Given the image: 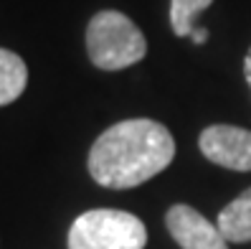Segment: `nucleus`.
I'll use <instances>...</instances> for the list:
<instances>
[{
    "mask_svg": "<svg viewBox=\"0 0 251 249\" xmlns=\"http://www.w3.org/2000/svg\"><path fill=\"white\" fill-rule=\"evenodd\" d=\"M69 249H145L147 229L135 214L117 209H94L74 219Z\"/></svg>",
    "mask_w": 251,
    "mask_h": 249,
    "instance_id": "3",
    "label": "nucleus"
},
{
    "mask_svg": "<svg viewBox=\"0 0 251 249\" xmlns=\"http://www.w3.org/2000/svg\"><path fill=\"white\" fill-rule=\"evenodd\" d=\"M218 229L226 242H251V188L236 196L228 206L218 214Z\"/></svg>",
    "mask_w": 251,
    "mask_h": 249,
    "instance_id": "6",
    "label": "nucleus"
},
{
    "mask_svg": "<svg viewBox=\"0 0 251 249\" xmlns=\"http://www.w3.org/2000/svg\"><path fill=\"white\" fill-rule=\"evenodd\" d=\"M175 158V140L165 125L147 117L117 122L89 150V173L104 188H135L162 173Z\"/></svg>",
    "mask_w": 251,
    "mask_h": 249,
    "instance_id": "1",
    "label": "nucleus"
},
{
    "mask_svg": "<svg viewBox=\"0 0 251 249\" xmlns=\"http://www.w3.org/2000/svg\"><path fill=\"white\" fill-rule=\"evenodd\" d=\"M190 38H193V43H205L208 41V31H205V28H193V31H190Z\"/></svg>",
    "mask_w": 251,
    "mask_h": 249,
    "instance_id": "9",
    "label": "nucleus"
},
{
    "mask_svg": "<svg viewBox=\"0 0 251 249\" xmlns=\"http://www.w3.org/2000/svg\"><path fill=\"white\" fill-rule=\"evenodd\" d=\"M201 153L211 163L228 168V170H251V133L233 125H211L205 127L201 138Z\"/></svg>",
    "mask_w": 251,
    "mask_h": 249,
    "instance_id": "4",
    "label": "nucleus"
},
{
    "mask_svg": "<svg viewBox=\"0 0 251 249\" xmlns=\"http://www.w3.org/2000/svg\"><path fill=\"white\" fill-rule=\"evenodd\" d=\"M165 226L183 249H228L218 224L208 221L188 203H175L165 214Z\"/></svg>",
    "mask_w": 251,
    "mask_h": 249,
    "instance_id": "5",
    "label": "nucleus"
},
{
    "mask_svg": "<svg viewBox=\"0 0 251 249\" xmlns=\"http://www.w3.org/2000/svg\"><path fill=\"white\" fill-rule=\"evenodd\" d=\"M28 84L25 61L8 49H0V107L16 102Z\"/></svg>",
    "mask_w": 251,
    "mask_h": 249,
    "instance_id": "7",
    "label": "nucleus"
},
{
    "mask_svg": "<svg viewBox=\"0 0 251 249\" xmlns=\"http://www.w3.org/2000/svg\"><path fill=\"white\" fill-rule=\"evenodd\" d=\"M213 3V0H170V26L175 36H190V31H193V23L196 18L201 16V13L205 10Z\"/></svg>",
    "mask_w": 251,
    "mask_h": 249,
    "instance_id": "8",
    "label": "nucleus"
},
{
    "mask_svg": "<svg viewBox=\"0 0 251 249\" xmlns=\"http://www.w3.org/2000/svg\"><path fill=\"white\" fill-rule=\"evenodd\" d=\"M244 74H246V84H249V89H251V49L244 56Z\"/></svg>",
    "mask_w": 251,
    "mask_h": 249,
    "instance_id": "10",
    "label": "nucleus"
},
{
    "mask_svg": "<svg viewBox=\"0 0 251 249\" xmlns=\"http://www.w3.org/2000/svg\"><path fill=\"white\" fill-rule=\"evenodd\" d=\"M86 51L97 69L120 71L147 54L142 31L120 10H99L86 26Z\"/></svg>",
    "mask_w": 251,
    "mask_h": 249,
    "instance_id": "2",
    "label": "nucleus"
}]
</instances>
